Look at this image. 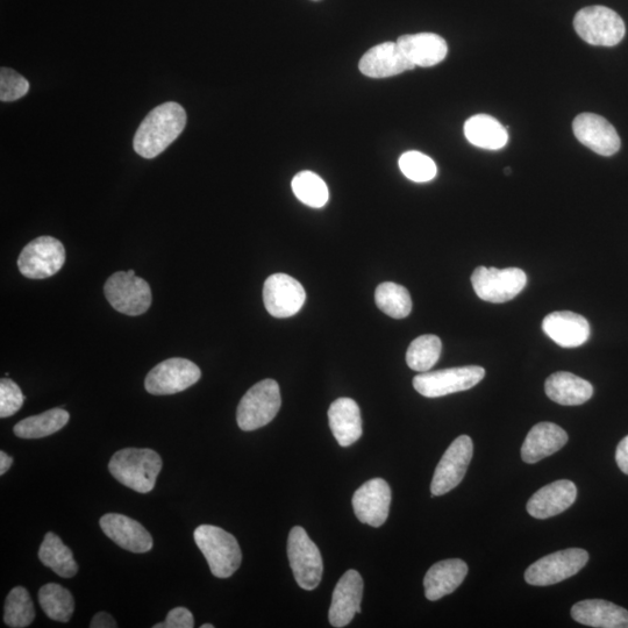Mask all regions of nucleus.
<instances>
[{
  "instance_id": "nucleus-1",
  "label": "nucleus",
  "mask_w": 628,
  "mask_h": 628,
  "mask_svg": "<svg viewBox=\"0 0 628 628\" xmlns=\"http://www.w3.org/2000/svg\"><path fill=\"white\" fill-rule=\"evenodd\" d=\"M185 125L187 113L180 104L168 102L155 107L134 135L135 153L145 159H154L180 137Z\"/></svg>"
},
{
  "instance_id": "nucleus-2",
  "label": "nucleus",
  "mask_w": 628,
  "mask_h": 628,
  "mask_svg": "<svg viewBox=\"0 0 628 628\" xmlns=\"http://www.w3.org/2000/svg\"><path fill=\"white\" fill-rule=\"evenodd\" d=\"M162 466L161 456L153 449L125 448L112 456L109 470L125 487L148 494L155 488Z\"/></svg>"
},
{
  "instance_id": "nucleus-3",
  "label": "nucleus",
  "mask_w": 628,
  "mask_h": 628,
  "mask_svg": "<svg viewBox=\"0 0 628 628\" xmlns=\"http://www.w3.org/2000/svg\"><path fill=\"white\" fill-rule=\"evenodd\" d=\"M194 538L214 576L228 578L240 568L241 549L231 533L217 526L202 525L196 528Z\"/></svg>"
},
{
  "instance_id": "nucleus-4",
  "label": "nucleus",
  "mask_w": 628,
  "mask_h": 628,
  "mask_svg": "<svg viewBox=\"0 0 628 628\" xmlns=\"http://www.w3.org/2000/svg\"><path fill=\"white\" fill-rule=\"evenodd\" d=\"M281 405L280 385L276 381L256 383L241 399L237 411L238 425L246 432L259 430L273 421Z\"/></svg>"
},
{
  "instance_id": "nucleus-5",
  "label": "nucleus",
  "mask_w": 628,
  "mask_h": 628,
  "mask_svg": "<svg viewBox=\"0 0 628 628\" xmlns=\"http://www.w3.org/2000/svg\"><path fill=\"white\" fill-rule=\"evenodd\" d=\"M574 27L580 38L592 46H617L626 34L622 17L609 7L599 5L578 11Z\"/></svg>"
},
{
  "instance_id": "nucleus-6",
  "label": "nucleus",
  "mask_w": 628,
  "mask_h": 628,
  "mask_svg": "<svg viewBox=\"0 0 628 628\" xmlns=\"http://www.w3.org/2000/svg\"><path fill=\"white\" fill-rule=\"evenodd\" d=\"M288 558L299 587L309 591L316 589L323 578V558L303 527L296 526L290 531Z\"/></svg>"
},
{
  "instance_id": "nucleus-7",
  "label": "nucleus",
  "mask_w": 628,
  "mask_h": 628,
  "mask_svg": "<svg viewBox=\"0 0 628 628\" xmlns=\"http://www.w3.org/2000/svg\"><path fill=\"white\" fill-rule=\"evenodd\" d=\"M105 297L114 310L126 316H141L151 308L152 290L149 284L128 271H118L106 281Z\"/></svg>"
},
{
  "instance_id": "nucleus-8",
  "label": "nucleus",
  "mask_w": 628,
  "mask_h": 628,
  "mask_svg": "<svg viewBox=\"0 0 628 628\" xmlns=\"http://www.w3.org/2000/svg\"><path fill=\"white\" fill-rule=\"evenodd\" d=\"M484 376V368L478 366L426 371L413 378V387L424 397L438 398L474 388Z\"/></svg>"
},
{
  "instance_id": "nucleus-9",
  "label": "nucleus",
  "mask_w": 628,
  "mask_h": 628,
  "mask_svg": "<svg viewBox=\"0 0 628 628\" xmlns=\"http://www.w3.org/2000/svg\"><path fill=\"white\" fill-rule=\"evenodd\" d=\"M471 283L482 301L502 304L510 302L524 290L527 276L519 268L478 267L471 276Z\"/></svg>"
},
{
  "instance_id": "nucleus-10",
  "label": "nucleus",
  "mask_w": 628,
  "mask_h": 628,
  "mask_svg": "<svg viewBox=\"0 0 628 628\" xmlns=\"http://www.w3.org/2000/svg\"><path fill=\"white\" fill-rule=\"evenodd\" d=\"M588 561L589 554L584 549H563L534 562L527 568L525 580L534 587H548L581 572Z\"/></svg>"
},
{
  "instance_id": "nucleus-11",
  "label": "nucleus",
  "mask_w": 628,
  "mask_h": 628,
  "mask_svg": "<svg viewBox=\"0 0 628 628\" xmlns=\"http://www.w3.org/2000/svg\"><path fill=\"white\" fill-rule=\"evenodd\" d=\"M66 249L60 240L52 237L34 239L21 251L18 268L24 277L44 280L52 277L64 266Z\"/></svg>"
},
{
  "instance_id": "nucleus-12",
  "label": "nucleus",
  "mask_w": 628,
  "mask_h": 628,
  "mask_svg": "<svg viewBox=\"0 0 628 628\" xmlns=\"http://www.w3.org/2000/svg\"><path fill=\"white\" fill-rule=\"evenodd\" d=\"M202 371L194 362L174 358L163 361L149 371L145 388L155 396L175 395L201 380Z\"/></svg>"
},
{
  "instance_id": "nucleus-13",
  "label": "nucleus",
  "mask_w": 628,
  "mask_h": 628,
  "mask_svg": "<svg viewBox=\"0 0 628 628\" xmlns=\"http://www.w3.org/2000/svg\"><path fill=\"white\" fill-rule=\"evenodd\" d=\"M474 444L468 435H461L442 456L431 484L432 497L448 494L462 482L473 459Z\"/></svg>"
},
{
  "instance_id": "nucleus-14",
  "label": "nucleus",
  "mask_w": 628,
  "mask_h": 628,
  "mask_svg": "<svg viewBox=\"0 0 628 628\" xmlns=\"http://www.w3.org/2000/svg\"><path fill=\"white\" fill-rule=\"evenodd\" d=\"M305 299L303 285L289 275H271L264 283V306L275 318L295 316L303 308Z\"/></svg>"
},
{
  "instance_id": "nucleus-15",
  "label": "nucleus",
  "mask_w": 628,
  "mask_h": 628,
  "mask_svg": "<svg viewBox=\"0 0 628 628\" xmlns=\"http://www.w3.org/2000/svg\"><path fill=\"white\" fill-rule=\"evenodd\" d=\"M391 489L383 478H373L355 491L353 509L362 524L381 527L389 517Z\"/></svg>"
},
{
  "instance_id": "nucleus-16",
  "label": "nucleus",
  "mask_w": 628,
  "mask_h": 628,
  "mask_svg": "<svg viewBox=\"0 0 628 628\" xmlns=\"http://www.w3.org/2000/svg\"><path fill=\"white\" fill-rule=\"evenodd\" d=\"M573 130L576 139L598 155H615L622 146L616 128L608 120L594 113H582L577 116Z\"/></svg>"
},
{
  "instance_id": "nucleus-17",
  "label": "nucleus",
  "mask_w": 628,
  "mask_h": 628,
  "mask_svg": "<svg viewBox=\"0 0 628 628\" xmlns=\"http://www.w3.org/2000/svg\"><path fill=\"white\" fill-rule=\"evenodd\" d=\"M363 580L356 570H348L335 587L328 619L333 627L351 624L356 613H361Z\"/></svg>"
},
{
  "instance_id": "nucleus-18",
  "label": "nucleus",
  "mask_w": 628,
  "mask_h": 628,
  "mask_svg": "<svg viewBox=\"0 0 628 628\" xmlns=\"http://www.w3.org/2000/svg\"><path fill=\"white\" fill-rule=\"evenodd\" d=\"M102 530L107 538L133 553H147L151 551L154 541L151 533L137 520L119 513H107L101 518Z\"/></svg>"
},
{
  "instance_id": "nucleus-19",
  "label": "nucleus",
  "mask_w": 628,
  "mask_h": 628,
  "mask_svg": "<svg viewBox=\"0 0 628 628\" xmlns=\"http://www.w3.org/2000/svg\"><path fill=\"white\" fill-rule=\"evenodd\" d=\"M415 67L397 42H384L369 49L359 63L361 73L371 78L396 76Z\"/></svg>"
},
{
  "instance_id": "nucleus-20",
  "label": "nucleus",
  "mask_w": 628,
  "mask_h": 628,
  "mask_svg": "<svg viewBox=\"0 0 628 628\" xmlns=\"http://www.w3.org/2000/svg\"><path fill=\"white\" fill-rule=\"evenodd\" d=\"M576 498L577 488L572 481H556L535 492L527 503V512L535 519L552 518L568 510Z\"/></svg>"
},
{
  "instance_id": "nucleus-21",
  "label": "nucleus",
  "mask_w": 628,
  "mask_h": 628,
  "mask_svg": "<svg viewBox=\"0 0 628 628\" xmlns=\"http://www.w3.org/2000/svg\"><path fill=\"white\" fill-rule=\"evenodd\" d=\"M542 330L555 344L565 348L582 346L590 337L588 320L570 311L548 314L542 321Z\"/></svg>"
},
{
  "instance_id": "nucleus-22",
  "label": "nucleus",
  "mask_w": 628,
  "mask_h": 628,
  "mask_svg": "<svg viewBox=\"0 0 628 628\" xmlns=\"http://www.w3.org/2000/svg\"><path fill=\"white\" fill-rule=\"evenodd\" d=\"M568 434L563 428L553 423H539L533 426L522 447L523 461L534 465L548 458L566 446Z\"/></svg>"
},
{
  "instance_id": "nucleus-23",
  "label": "nucleus",
  "mask_w": 628,
  "mask_h": 628,
  "mask_svg": "<svg viewBox=\"0 0 628 628\" xmlns=\"http://www.w3.org/2000/svg\"><path fill=\"white\" fill-rule=\"evenodd\" d=\"M468 574L465 561L451 559L435 563L424 578L425 596L428 601H439L453 594Z\"/></svg>"
},
{
  "instance_id": "nucleus-24",
  "label": "nucleus",
  "mask_w": 628,
  "mask_h": 628,
  "mask_svg": "<svg viewBox=\"0 0 628 628\" xmlns=\"http://www.w3.org/2000/svg\"><path fill=\"white\" fill-rule=\"evenodd\" d=\"M575 622L596 628H628V611L603 599H588L572 608Z\"/></svg>"
},
{
  "instance_id": "nucleus-25",
  "label": "nucleus",
  "mask_w": 628,
  "mask_h": 628,
  "mask_svg": "<svg viewBox=\"0 0 628 628\" xmlns=\"http://www.w3.org/2000/svg\"><path fill=\"white\" fill-rule=\"evenodd\" d=\"M409 60L418 67H433L446 59L448 46L445 39L434 33L403 35L397 41Z\"/></svg>"
},
{
  "instance_id": "nucleus-26",
  "label": "nucleus",
  "mask_w": 628,
  "mask_h": 628,
  "mask_svg": "<svg viewBox=\"0 0 628 628\" xmlns=\"http://www.w3.org/2000/svg\"><path fill=\"white\" fill-rule=\"evenodd\" d=\"M328 421L341 447L355 444L362 435L361 411L358 403L351 398H339L328 410Z\"/></svg>"
},
{
  "instance_id": "nucleus-27",
  "label": "nucleus",
  "mask_w": 628,
  "mask_h": 628,
  "mask_svg": "<svg viewBox=\"0 0 628 628\" xmlns=\"http://www.w3.org/2000/svg\"><path fill=\"white\" fill-rule=\"evenodd\" d=\"M545 391L553 402L565 406L582 405L594 395V387L588 381L566 371L549 376Z\"/></svg>"
},
{
  "instance_id": "nucleus-28",
  "label": "nucleus",
  "mask_w": 628,
  "mask_h": 628,
  "mask_svg": "<svg viewBox=\"0 0 628 628\" xmlns=\"http://www.w3.org/2000/svg\"><path fill=\"white\" fill-rule=\"evenodd\" d=\"M465 135L471 145L487 151H499L509 141L506 127L488 114H477L469 118L465 124Z\"/></svg>"
},
{
  "instance_id": "nucleus-29",
  "label": "nucleus",
  "mask_w": 628,
  "mask_h": 628,
  "mask_svg": "<svg viewBox=\"0 0 628 628\" xmlns=\"http://www.w3.org/2000/svg\"><path fill=\"white\" fill-rule=\"evenodd\" d=\"M39 559L53 572L63 578L74 577L78 573V565L73 552L63 544L55 533L48 532L39 551Z\"/></svg>"
},
{
  "instance_id": "nucleus-30",
  "label": "nucleus",
  "mask_w": 628,
  "mask_h": 628,
  "mask_svg": "<svg viewBox=\"0 0 628 628\" xmlns=\"http://www.w3.org/2000/svg\"><path fill=\"white\" fill-rule=\"evenodd\" d=\"M70 415L66 410L53 409L39 416L28 417L14 426L13 432L21 439L46 438L62 430L68 424Z\"/></svg>"
},
{
  "instance_id": "nucleus-31",
  "label": "nucleus",
  "mask_w": 628,
  "mask_h": 628,
  "mask_svg": "<svg viewBox=\"0 0 628 628\" xmlns=\"http://www.w3.org/2000/svg\"><path fill=\"white\" fill-rule=\"evenodd\" d=\"M39 602L48 618L55 622L68 623L75 611L71 592L56 583H48L39 590Z\"/></svg>"
},
{
  "instance_id": "nucleus-32",
  "label": "nucleus",
  "mask_w": 628,
  "mask_h": 628,
  "mask_svg": "<svg viewBox=\"0 0 628 628\" xmlns=\"http://www.w3.org/2000/svg\"><path fill=\"white\" fill-rule=\"evenodd\" d=\"M375 301L378 309L395 319L408 317L412 310L410 292L402 285L392 282L378 285Z\"/></svg>"
},
{
  "instance_id": "nucleus-33",
  "label": "nucleus",
  "mask_w": 628,
  "mask_h": 628,
  "mask_svg": "<svg viewBox=\"0 0 628 628\" xmlns=\"http://www.w3.org/2000/svg\"><path fill=\"white\" fill-rule=\"evenodd\" d=\"M442 351L441 340L437 335L426 334L412 341L406 353L408 366L418 373L431 370L440 359Z\"/></svg>"
},
{
  "instance_id": "nucleus-34",
  "label": "nucleus",
  "mask_w": 628,
  "mask_h": 628,
  "mask_svg": "<svg viewBox=\"0 0 628 628\" xmlns=\"http://www.w3.org/2000/svg\"><path fill=\"white\" fill-rule=\"evenodd\" d=\"M291 185L299 201L310 208H324L330 198V192L323 178L312 171H301L294 177Z\"/></svg>"
},
{
  "instance_id": "nucleus-35",
  "label": "nucleus",
  "mask_w": 628,
  "mask_h": 628,
  "mask_svg": "<svg viewBox=\"0 0 628 628\" xmlns=\"http://www.w3.org/2000/svg\"><path fill=\"white\" fill-rule=\"evenodd\" d=\"M34 618V605L28 591L23 587L12 589L5 602V624L12 628H25L33 623Z\"/></svg>"
},
{
  "instance_id": "nucleus-36",
  "label": "nucleus",
  "mask_w": 628,
  "mask_h": 628,
  "mask_svg": "<svg viewBox=\"0 0 628 628\" xmlns=\"http://www.w3.org/2000/svg\"><path fill=\"white\" fill-rule=\"evenodd\" d=\"M399 168L405 177L416 183L430 182L438 173L431 157L416 151L404 153L399 159Z\"/></svg>"
},
{
  "instance_id": "nucleus-37",
  "label": "nucleus",
  "mask_w": 628,
  "mask_h": 628,
  "mask_svg": "<svg viewBox=\"0 0 628 628\" xmlns=\"http://www.w3.org/2000/svg\"><path fill=\"white\" fill-rule=\"evenodd\" d=\"M28 91H30V83L25 77L9 68L0 70V101H18L25 97Z\"/></svg>"
},
{
  "instance_id": "nucleus-38",
  "label": "nucleus",
  "mask_w": 628,
  "mask_h": 628,
  "mask_svg": "<svg viewBox=\"0 0 628 628\" xmlns=\"http://www.w3.org/2000/svg\"><path fill=\"white\" fill-rule=\"evenodd\" d=\"M24 402L25 397L19 385L10 378H3L0 381V417L9 418L16 415Z\"/></svg>"
},
{
  "instance_id": "nucleus-39",
  "label": "nucleus",
  "mask_w": 628,
  "mask_h": 628,
  "mask_svg": "<svg viewBox=\"0 0 628 628\" xmlns=\"http://www.w3.org/2000/svg\"><path fill=\"white\" fill-rule=\"evenodd\" d=\"M195 620L192 613L185 608H175L168 613L163 623L156 624L154 628H194Z\"/></svg>"
},
{
  "instance_id": "nucleus-40",
  "label": "nucleus",
  "mask_w": 628,
  "mask_h": 628,
  "mask_svg": "<svg viewBox=\"0 0 628 628\" xmlns=\"http://www.w3.org/2000/svg\"><path fill=\"white\" fill-rule=\"evenodd\" d=\"M616 461L619 469L628 475V435L619 442L616 451Z\"/></svg>"
},
{
  "instance_id": "nucleus-41",
  "label": "nucleus",
  "mask_w": 628,
  "mask_h": 628,
  "mask_svg": "<svg viewBox=\"0 0 628 628\" xmlns=\"http://www.w3.org/2000/svg\"><path fill=\"white\" fill-rule=\"evenodd\" d=\"M90 627L91 628H116L118 627V625L116 623V620H114L113 617L109 615V613L99 612L94 617V619L91 620Z\"/></svg>"
},
{
  "instance_id": "nucleus-42",
  "label": "nucleus",
  "mask_w": 628,
  "mask_h": 628,
  "mask_svg": "<svg viewBox=\"0 0 628 628\" xmlns=\"http://www.w3.org/2000/svg\"><path fill=\"white\" fill-rule=\"evenodd\" d=\"M13 459L4 451L0 452V475H5L11 468Z\"/></svg>"
},
{
  "instance_id": "nucleus-43",
  "label": "nucleus",
  "mask_w": 628,
  "mask_h": 628,
  "mask_svg": "<svg viewBox=\"0 0 628 628\" xmlns=\"http://www.w3.org/2000/svg\"><path fill=\"white\" fill-rule=\"evenodd\" d=\"M202 628H214V626L212 624H205L202 625Z\"/></svg>"
}]
</instances>
